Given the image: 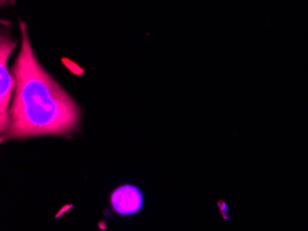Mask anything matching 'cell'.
<instances>
[{
  "mask_svg": "<svg viewBox=\"0 0 308 231\" xmlns=\"http://www.w3.org/2000/svg\"><path fill=\"white\" fill-rule=\"evenodd\" d=\"M21 37L19 53L12 68L15 91L10 126L3 138L73 132L80 120L76 101L39 62L24 22H21Z\"/></svg>",
  "mask_w": 308,
  "mask_h": 231,
  "instance_id": "1",
  "label": "cell"
},
{
  "mask_svg": "<svg viewBox=\"0 0 308 231\" xmlns=\"http://www.w3.org/2000/svg\"><path fill=\"white\" fill-rule=\"evenodd\" d=\"M111 205L117 215L131 216L142 209L144 195L138 187L133 184H123L112 192Z\"/></svg>",
  "mask_w": 308,
  "mask_h": 231,
  "instance_id": "3",
  "label": "cell"
},
{
  "mask_svg": "<svg viewBox=\"0 0 308 231\" xmlns=\"http://www.w3.org/2000/svg\"><path fill=\"white\" fill-rule=\"evenodd\" d=\"M219 206L220 209H221V213H222V217H224L225 220H229V217H228V208H227V204H225L224 201H220L219 202Z\"/></svg>",
  "mask_w": 308,
  "mask_h": 231,
  "instance_id": "4",
  "label": "cell"
},
{
  "mask_svg": "<svg viewBox=\"0 0 308 231\" xmlns=\"http://www.w3.org/2000/svg\"><path fill=\"white\" fill-rule=\"evenodd\" d=\"M4 2H6V0H2V3H4Z\"/></svg>",
  "mask_w": 308,
  "mask_h": 231,
  "instance_id": "5",
  "label": "cell"
},
{
  "mask_svg": "<svg viewBox=\"0 0 308 231\" xmlns=\"http://www.w3.org/2000/svg\"><path fill=\"white\" fill-rule=\"evenodd\" d=\"M17 43L7 36H2L0 40V129L4 136L10 126V112L9 105L12 94L15 91V76L14 72L7 66L11 53L14 51Z\"/></svg>",
  "mask_w": 308,
  "mask_h": 231,
  "instance_id": "2",
  "label": "cell"
}]
</instances>
